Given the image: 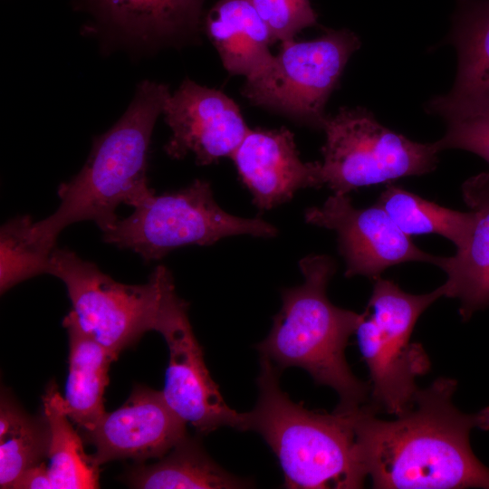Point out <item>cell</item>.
Segmentation results:
<instances>
[{"instance_id":"13","label":"cell","mask_w":489,"mask_h":489,"mask_svg":"<svg viewBox=\"0 0 489 489\" xmlns=\"http://www.w3.org/2000/svg\"><path fill=\"white\" fill-rule=\"evenodd\" d=\"M186 424L162 391L137 385L120 408L106 412L85 436L98 465L117 459L139 464L166 455L187 436Z\"/></svg>"},{"instance_id":"10","label":"cell","mask_w":489,"mask_h":489,"mask_svg":"<svg viewBox=\"0 0 489 489\" xmlns=\"http://www.w3.org/2000/svg\"><path fill=\"white\" fill-rule=\"evenodd\" d=\"M304 218L337 233L346 277L376 280L390 266L406 262L436 265L440 258L419 249L379 204L357 208L346 194L333 193L322 206L308 208Z\"/></svg>"},{"instance_id":"19","label":"cell","mask_w":489,"mask_h":489,"mask_svg":"<svg viewBox=\"0 0 489 489\" xmlns=\"http://www.w3.org/2000/svg\"><path fill=\"white\" fill-rule=\"evenodd\" d=\"M69 338V372L63 406L69 418L89 430L106 413L103 395L110 364L117 357L86 334L73 313L62 321Z\"/></svg>"},{"instance_id":"23","label":"cell","mask_w":489,"mask_h":489,"mask_svg":"<svg viewBox=\"0 0 489 489\" xmlns=\"http://www.w3.org/2000/svg\"><path fill=\"white\" fill-rule=\"evenodd\" d=\"M377 204L406 235L436 234L451 241L456 251L465 247L475 225L473 211L444 207L395 186L386 187Z\"/></svg>"},{"instance_id":"7","label":"cell","mask_w":489,"mask_h":489,"mask_svg":"<svg viewBox=\"0 0 489 489\" xmlns=\"http://www.w3.org/2000/svg\"><path fill=\"white\" fill-rule=\"evenodd\" d=\"M103 232L106 243L128 248L146 262L159 260L187 245H210L238 235L271 238L277 228L260 218H243L224 211L215 201L210 184L197 179L177 191H154Z\"/></svg>"},{"instance_id":"12","label":"cell","mask_w":489,"mask_h":489,"mask_svg":"<svg viewBox=\"0 0 489 489\" xmlns=\"http://www.w3.org/2000/svg\"><path fill=\"white\" fill-rule=\"evenodd\" d=\"M162 113L172 132L166 153L176 159L193 153L199 165L231 158L250 129L230 97L189 79L168 95Z\"/></svg>"},{"instance_id":"20","label":"cell","mask_w":489,"mask_h":489,"mask_svg":"<svg viewBox=\"0 0 489 489\" xmlns=\"http://www.w3.org/2000/svg\"><path fill=\"white\" fill-rule=\"evenodd\" d=\"M128 484L141 489H233L251 486L216 464L198 441L187 436L153 465H139L127 476Z\"/></svg>"},{"instance_id":"5","label":"cell","mask_w":489,"mask_h":489,"mask_svg":"<svg viewBox=\"0 0 489 489\" xmlns=\"http://www.w3.org/2000/svg\"><path fill=\"white\" fill-rule=\"evenodd\" d=\"M46 273L65 284L80 328L117 358L144 333L158 331L180 299L164 265H158L146 283L129 285L72 251L55 248Z\"/></svg>"},{"instance_id":"6","label":"cell","mask_w":489,"mask_h":489,"mask_svg":"<svg viewBox=\"0 0 489 489\" xmlns=\"http://www.w3.org/2000/svg\"><path fill=\"white\" fill-rule=\"evenodd\" d=\"M443 296L440 286L424 294L404 292L390 280L378 278L356 335L370 377L372 406L398 416L412 405L430 360L410 338L420 315Z\"/></svg>"},{"instance_id":"22","label":"cell","mask_w":489,"mask_h":489,"mask_svg":"<svg viewBox=\"0 0 489 489\" xmlns=\"http://www.w3.org/2000/svg\"><path fill=\"white\" fill-rule=\"evenodd\" d=\"M50 429L44 415L25 413L5 392L0 402V487L13 488L28 469L48 455Z\"/></svg>"},{"instance_id":"25","label":"cell","mask_w":489,"mask_h":489,"mask_svg":"<svg viewBox=\"0 0 489 489\" xmlns=\"http://www.w3.org/2000/svg\"><path fill=\"white\" fill-rule=\"evenodd\" d=\"M435 143L439 151L448 149L467 150L489 164V117L447 122L446 134Z\"/></svg>"},{"instance_id":"16","label":"cell","mask_w":489,"mask_h":489,"mask_svg":"<svg viewBox=\"0 0 489 489\" xmlns=\"http://www.w3.org/2000/svg\"><path fill=\"white\" fill-rule=\"evenodd\" d=\"M206 0H76L97 26L126 39L179 44L197 39Z\"/></svg>"},{"instance_id":"3","label":"cell","mask_w":489,"mask_h":489,"mask_svg":"<svg viewBox=\"0 0 489 489\" xmlns=\"http://www.w3.org/2000/svg\"><path fill=\"white\" fill-rule=\"evenodd\" d=\"M279 373L269 360L260 357L258 399L244 412V431L258 433L275 454L286 488H362L368 474L353 408L309 410L282 389Z\"/></svg>"},{"instance_id":"2","label":"cell","mask_w":489,"mask_h":489,"mask_svg":"<svg viewBox=\"0 0 489 489\" xmlns=\"http://www.w3.org/2000/svg\"><path fill=\"white\" fill-rule=\"evenodd\" d=\"M169 94L163 83L142 82L123 116L94 139L81 171L60 186L56 211L38 222L24 216L22 235L34 254L49 260L59 234L73 223L91 220L109 230L119 220L120 204L134 206L153 192L147 179L149 148Z\"/></svg>"},{"instance_id":"4","label":"cell","mask_w":489,"mask_h":489,"mask_svg":"<svg viewBox=\"0 0 489 489\" xmlns=\"http://www.w3.org/2000/svg\"><path fill=\"white\" fill-rule=\"evenodd\" d=\"M300 268L304 282L282 291V308L256 349L279 370L301 368L316 384L334 389L340 398L337 408H359L370 386L351 372L345 350L365 312L345 310L329 300L327 285L336 270L330 256L308 255L300 261Z\"/></svg>"},{"instance_id":"21","label":"cell","mask_w":489,"mask_h":489,"mask_svg":"<svg viewBox=\"0 0 489 489\" xmlns=\"http://www.w3.org/2000/svg\"><path fill=\"white\" fill-rule=\"evenodd\" d=\"M43 414L50 429L47 457L53 489L99 488L100 465L84 451L82 441L69 421L54 380L43 396Z\"/></svg>"},{"instance_id":"18","label":"cell","mask_w":489,"mask_h":489,"mask_svg":"<svg viewBox=\"0 0 489 489\" xmlns=\"http://www.w3.org/2000/svg\"><path fill=\"white\" fill-rule=\"evenodd\" d=\"M203 26L225 69L248 79L266 67L273 55L271 32L252 0H218Z\"/></svg>"},{"instance_id":"14","label":"cell","mask_w":489,"mask_h":489,"mask_svg":"<svg viewBox=\"0 0 489 489\" xmlns=\"http://www.w3.org/2000/svg\"><path fill=\"white\" fill-rule=\"evenodd\" d=\"M231 158L261 210L289 201L301 188L322 186L319 162L302 161L293 134L283 127L250 129Z\"/></svg>"},{"instance_id":"9","label":"cell","mask_w":489,"mask_h":489,"mask_svg":"<svg viewBox=\"0 0 489 489\" xmlns=\"http://www.w3.org/2000/svg\"><path fill=\"white\" fill-rule=\"evenodd\" d=\"M281 43L269 64L245 79L241 92L253 105L323 129L327 101L349 59L360 48V39L340 29L328 30L313 40Z\"/></svg>"},{"instance_id":"24","label":"cell","mask_w":489,"mask_h":489,"mask_svg":"<svg viewBox=\"0 0 489 489\" xmlns=\"http://www.w3.org/2000/svg\"><path fill=\"white\" fill-rule=\"evenodd\" d=\"M267 24L273 42L294 39L302 30L317 24L310 0H252Z\"/></svg>"},{"instance_id":"8","label":"cell","mask_w":489,"mask_h":489,"mask_svg":"<svg viewBox=\"0 0 489 489\" xmlns=\"http://www.w3.org/2000/svg\"><path fill=\"white\" fill-rule=\"evenodd\" d=\"M322 129L321 180L336 194L424 175L438 161L435 142L410 140L379 123L364 108H340L328 115Z\"/></svg>"},{"instance_id":"17","label":"cell","mask_w":489,"mask_h":489,"mask_svg":"<svg viewBox=\"0 0 489 489\" xmlns=\"http://www.w3.org/2000/svg\"><path fill=\"white\" fill-rule=\"evenodd\" d=\"M462 195L475 214L474 229L465 247L453 256H440L436 266L447 276L440 286L443 296L459 300L465 320L489 307V172L465 180Z\"/></svg>"},{"instance_id":"26","label":"cell","mask_w":489,"mask_h":489,"mask_svg":"<svg viewBox=\"0 0 489 489\" xmlns=\"http://www.w3.org/2000/svg\"><path fill=\"white\" fill-rule=\"evenodd\" d=\"M12 489H53L48 465L40 463L25 471Z\"/></svg>"},{"instance_id":"1","label":"cell","mask_w":489,"mask_h":489,"mask_svg":"<svg viewBox=\"0 0 489 489\" xmlns=\"http://www.w3.org/2000/svg\"><path fill=\"white\" fill-rule=\"evenodd\" d=\"M457 382L439 378L418 388L410 408L393 420L378 409H352L368 476L376 489H489V468L474 454L473 429L489 430V407L465 414L453 404Z\"/></svg>"},{"instance_id":"15","label":"cell","mask_w":489,"mask_h":489,"mask_svg":"<svg viewBox=\"0 0 489 489\" xmlns=\"http://www.w3.org/2000/svg\"><path fill=\"white\" fill-rule=\"evenodd\" d=\"M449 42L458 57L455 81L427 103V112L446 123L489 117V0H461Z\"/></svg>"},{"instance_id":"11","label":"cell","mask_w":489,"mask_h":489,"mask_svg":"<svg viewBox=\"0 0 489 489\" xmlns=\"http://www.w3.org/2000/svg\"><path fill=\"white\" fill-rule=\"evenodd\" d=\"M158 332L169 351L162 393L172 410L202 435L223 427L244 431V413L225 403L213 380L184 300L180 299L172 308Z\"/></svg>"}]
</instances>
